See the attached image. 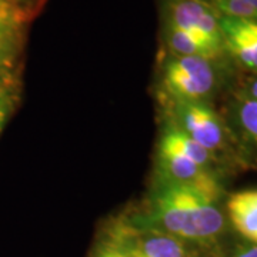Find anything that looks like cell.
<instances>
[{"label": "cell", "instance_id": "1", "mask_svg": "<svg viewBox=\"0 0 257 257\" xmlns=\"http://www.w3.org/2000/svg\"><path fill=\"white\" fill-rule=\"evenodd\" d=\"M217 196L183 184L160 183L146 214L135 226L156 229L190 241H210L224 229Z\"/></svg>", "mask_w": 257, "mask_h": 257}, {"label": "cell", "instance_id": "2", "mask_svg": "<svg viewBox=\"0 0 257 257\" xmlns=\"http://www.w3.org/2000/svg\"><path fill=\"white\" fill-rule=\"evenodd\" d=\"M214 83L216 74L206 57L173 56L163 67V86L173 101H200Z\"/></svg>", "mask_w": 257, "mask_h": 257}, {"label": "cell", "instance_id": "3", "mask_svg": "<svg viewBox=\"0 0 257 257\" xmlns=\"http://www.w3.org/2000/svg\"><path fill=\"white\" fill-rule=\"evenodd\" d=\"M46 0H0V77H12V70L26 40L32 20Z\"/></svg>", "mask_w": 257, "mask_h": 257}, {"label": "cell", "instance_id": "4", "mask_svg": "<svg viewBox=\"0 0 257 257\" xmlns=\"http://www.w3.org/2000/svg\"><path fill=\"white\" fill-rule=\"evenodd\" d=\"M167 23L182 29L207 47L214 57L223 50L220 16L206 0H167Z\"/></svg>", "mask_w": 257, "mask_h": 257}, {"label": "cell", "instance_id": "5", "mask_svg": "<svg viewBox=\"0 0 257 257\" xmlns=\"http://www.w3.org/2000/svg\"><path fill=\"white\" fill-rule=\"evenodd\" d=\"M110 237L119 241L128 257H187L184 243L160 230L128 226H116Z\"/></svg>", "mask_w": 257, "mask_h": 257}, {"label": "cell", "instance_id": "6", "mask_svg": "<svg viewBox=\"0 0 257 257\" xmlns=\"http://www.w3.org/2000/svg\"><path fill=\"white\" fill-rule=\"evenodd\" d=\"M176 127L202 145L216 152L224 145V127L220 117L202 101H176Z\"/></svg>", "mask_w": 257, "mask_h": 257}, {"label": "cell", "instance_id": "7", "mask_svg": "<svg viewBox=\"0 0 257 257\" xmlns=\"http://www.w3.org/2000/svg\"><path fill=\"white\" fill-rule=\"evenodd\" d=\"M157 163L160 183L190 186L213 196H219L220 193L219 183L209 167L200 166L179 153L162 149H159Z\"/></svg>", "mask_w": 257, "mask_h": 257}, {"label": "cell", "instance_id": "8", "mask_svg": "<svg viewBox=\"0 0 257 257\" xmlns=\"http://www.w3.org/2000/svg\"><path fill=\"white\" fill-rule=\"evenodd\" d=\"M223 46L246 69L257 72V19L220 16Z\"/></svg>", "mask_w": 257, "mask_h": 257}, {"label": "cell", "instance_id": "9", "mask_svg": "<svg viewBox=\"0 0 257 257\" xmlns=\"http://www.w3.org/2000/svg\"><path fill=\"white\" fill-rule=\"evenodd\" d=\"M227 213L233 227L257 244V189L234 193L227 202Z\"/></svg>", "mask_w": 257, "mask_h": 257}, {"label": "cell", "instance_id": "10", "mask_svg": "<svg viewBox=\"0 0 257 257\" xmlns=\"http://www.w3.org/2000/svg\"><path fill=\"white\" fill-rule=\"evenodd\" d=\"M159 149L167 150V152H175L182 156L190 159L193 162L199 163L200 166L209 167L213 160V153L204 149L202 145L194 142L190 136H187L184 132H182L175 124L167 127L162 135Z\"/></svg>", "mask_w": 257, "mask_h": 257}, {"label": "cell", "instance_id": "11", "mask_svg": "<svg viewBox=\"0 0 257 257\" xmlns=\"http://www.w3.org/2000/svg\"><path fill=\"white\" fill-rule=\"evenodd\" d=\"M166 43L173 56H200L206 59H214L207 47L202 45L197 39L190 36L182 29L176 28L173 25H166L165 30Z\"/></svg>", "mask_w": 257, "mask_h": 257}, {"label": "cell", "instance_id": "12", "mask_svg": "<svg viewBox=\"0 0 257 257\" xmlns=\"http://www.w3.org/2000/svg\"><path fill=\"white\" fill-rule=\"evenodd\" d=\"M240 126L244 128L251 139L257 142V100H253L250 97H246L240 101L237 109Z\"/></svg>", "mask_w": 257, "mask_h": 257}, {"label": "cell", "instance_id": "13", "mask_svg": "<svg viewBox=\"0 0 257 257\" xmlns=\"http://www.w3.org/2000/svg\"><path fill=\"white\" fill-rule=\"evenodd\" d=\"M15 103V86L13 82L0 83V135L8 123Z\"/></svg>", "mask_w": 257, "mask_h": 257}, {"label": "cell", "instance_id": "14", "mask_svg": "<svg viewBox=\"0 0 257 257\" xmlns=\"http://www.w3.org/2000/svg\"><path fill=\"white\" fill-rule=\"evenodd\" d=\"M93 257H128V254L126 253V250L121 247L119 241H116L109 236L97 246L96 251L93 253Z\"/></svg>", "mask_w": 257, "mask_h": 257}, {"label": "cell", "instance_id": "15", "mask_svg": "<svg viewBox=\"0 0 257 257\" xmlns=\"http://www.w3.org/2000/svg\"><path fill=\"white\" fill-rule=\"evenodd\" d=\"M234 257H257V244L241 248L234 254Z\"/></svg>", "mask_w": 257, "mask_h": 257}, {"label": "cell", "instance_id": "16", "mask_svg": "<svg viewBox=\"0 0 257 257\" xmlns=\"http://www.w3.org/2000/svg\"><path fill=\"white\" fill-rule=\"evenodd\" d=\"M248 97L253 100H257V79L248 87Z\"/></svg>", "mask_w": 257, "mask_h": 257}, {"label": "cell", "instance_id": "17", "mask_svg": "<svg viewBox=\"0 0 257 257\" xmlns=\"http://www.w3.org/2000/svg\"><path fill=\"white\" fill-rule=\"evenodd\" d=\"M247 6H250L251 8V10L254 12V15H256L257 18V0H243Z\"/></svg>", "mask_w": 257, "mask_h": 257}, {"label": "cell", "instance_id": "18", "mask_svg": "<svg viewBox=\"0 0 257 257\" xmlns=\"http://www.w3.org/2000/svg\"><path fill=\"white\" fill-rule=\"evenodd\" d=\"M13 77H0V83H6V82H13L12 80Z\"/></svg>", "mask_w": 257, "mask_h": 257}]
</instances>
